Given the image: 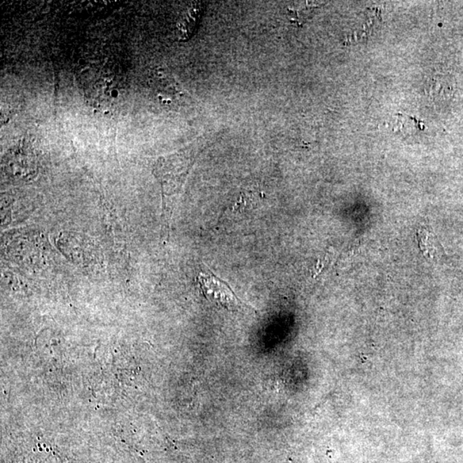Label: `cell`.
I'll use <instances>...</instances> for the list:
<instances>
[{
    "label": "cell",
    "mask_w": 463,
    "mask_h": 463,
    "mask_svg": "<svg viewBox=\"0 0 463 463\" xmlns=\"http://www.w3.org/2000/svg\"><path fill=\"white\" fill-rule=\"evenodd\" d=\"M198 282L202 294L214 304L231 312L251 309L236 296L227 283L212 272L199 274Z\"/></svg>",
    "instance_id": "cell-1"
},
{
    "label": "cell",
    "mask_w": 463,
    "mask_h": 463,
    "mask_svg": "<svg viewBox=\"0 0 463 463\" xmlns=\"http://www.w3.org/2000/svg\"><path fill=\"white\" fill-rule=\"evenodd\" d=\"M417 240L424 256L430 259L434 258L438 251L435 247L434 233L428 231L426 228H420L417 231Z\"/></svg>",
    "instance_id": "cell-2"
},
{
    "label": "cell",
    "mask_w": 463,
    "mask_h": 463,
    "mask_svg": "<svg viewBox=\"0 0 463 463\" xmlns=\"http://www.w3.org/2000/svg\"><path fill=\"white\" fill-rule=\"evenodd\" d=\"M200 11L201 9L197 6L196 8L188 11L186 14V18L182 19L179 22V28L181 29V37H188L191 36V33L193 32L199 17H200Z\"/></svg>",
    "instance_id": "cell-3"
}]
</instances>
